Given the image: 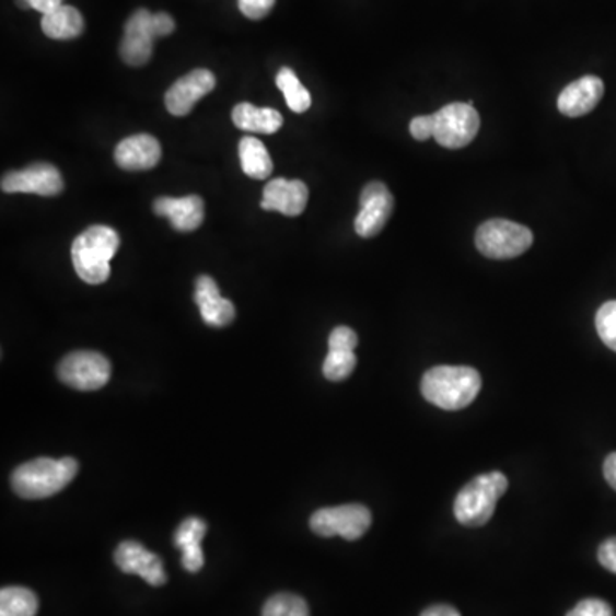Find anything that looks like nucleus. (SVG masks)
I'll list each match as a JSON object with an SVG mask.
<instances>
[{
  "instance_id": "f257e3e1",
  "label": "nucleus",
  "mask_w": 616,
  "mask_h": 616,
  "mask_svg": "<svg viewBox=\"0 0 616 616\" xmlns=\"http://www.w3.org/2000/svg\"><path fill=\"white\" fill-rule=\"evenodd\" d=\"M481 391V375L472 367H433L421 381L428 403L445 411L467 408Z\"/></svg>"
},
{
  "instance_id": "f03ea898",
  "label": "nucleus",
  "mask_w": 616,
  "mask_h": 616,
  "mask_svg": "<svg viewBox=\"0 0 616 616\" xmlns=\"http://www.w3.org/2000/svg\"><path fill=\"white\" fill-rule=\"evenodd\" d=\"M120 247L114 228L90 226L72 244V264L79 278L88 284H102L111 278V263Z\"/></svg>"
},
{
  "instance_id": "7ed1b4c3",
  "label": "nucleus",
  "mask_w": 616,
  "mask_h": 616,
  "mask_svg": "<svg viewBox=\"0 0 616 616\" xmlns=\"http://www.w3.org/2000/svg\"><path fill=\"white\" fill-rule=\"evenodd\" d=\"M78 461L72 457H62V460L38 457L12 473V490L23 499H47L71 484L78 475Z\"/></svg>"
},
{
  "instance_id": "20e7f679",
  "label": "nucleus",
  "mask_w": 616,
  "mask_h": 616,
  "mask_svg": "<svg viewBox=\"0 0 616 616\" xmlns=\"http://www.w3.org/2000/svg\"><path fill=\"white\" fill-rule=\"evenodd\" d=\"M509 488L503 473L493 472L476 476L457 493L454 515L460 524L467 527L485 526L495 512V505Z\"/></svg>"
},
{
  "instance_id": "39448f33",
  "label": "nucleus",
  "mask_w": 616,
  "mask_h": 616,
  "mask_svg": "<svg viewBox=\"0 0 616 616\" xmlns=\"http://www.w3.org/2000/svg\"><path fill=\"white\" fill-rule=\"evenodd\" d=\"M530 228L509 220H490L476 232V247L490 259H514L533 245Z\"/></svg>"
},
{
  "instance_id": "423d86ee",
  "label": "nucleus",
  "mask_w": 616,
  "mask_h": 616,
  "mask_svg": "<svg viewBox=\"0 0 616 616\" xmlns=\"http://www.w3.org/2000/svg\"><path fill=\"white\" fill-rule=\"evenodd\" d=\"M370 526H372V512L360 503L326 507L314 512L311 518L312 531L323 538L341 536L348 542H355L360 539Z\"/></svg>"
},
{
  "instance_id": "0eeeda50",
  "label": "nucleus",
  "mask_w": 616,
  "mask_h": 616,
  "mask_svg": "<svg viewBox=\"0 0 616 616\" xmlns=\"http://www.w3.org/2000/svg\"><path fill=\"white\" fill-rule=\"evenodd\" d=\"M479 115L469 103H451L433 114V139L448 150H461L476 138Z\"/></svg>"
},
{
  "instance_id": "6e6552de",
  "label": "nucleus",
  "mask_w": 616,
  "mask_h": 616,
  "mask_svg": "<svg viewBox=\"0 0 616 616\" xmlns=\"http://www.w3.org/2000/svg\"><path fill=\"white\" fill-rule=\"evenodd\" d=\"M111 377V361L96 351H74L59 363V379L72 390L98 391Z\"/></svg>"
},
{
  "instance_id": "1a4fd4ad",
  "label": "nucleus",
  "mask_w": 616,
  "mask_h": 616,
  "mask_svg": "<svg viewBox=\"0 0 616 616\" xmlns=\"http://www.w3.org/2000/svg\"><path fill=\"white\" fill-rule=\"evenodd\" d=\"M394 209V197L382 182H370L361 190L360 212L355 220V230L363 239H372L384 230Z\"/></svg>"
},
{
  "instance_id": "9d476101",
  "label": "nucleus",
  "mask_w": 616,
  "mask_h": 616,
  "mask_svg": "<svg viewBox=\"0 0 616 616\" xmlns=\"http://www.w3.org/2000/svg\"><path fill=\"white\" fill-rule=\"evenodd\" d=\"M2 190L8 194H38V196H59L63 190V178L59 168L50 163H33L24 170L5 173Z\"/></svg>"
},
{
  "instance_id": "9b49d317",
  "label": "nucleus",
  "mask_w": 616,
  "mask_h": 616,
  "mask_svg": "<svg viewBox=\"0 0 616 616\" xmlns=\"http://www.w3.org/2000/svg\"><path fill=\"white\" fill-rule=\"evenodd\" d=\"M153 14L148 9H138L127 21L124 30L120 57L127 66L141 67L153 56L154 39Z\"/></svg>"
},
{
  "instance_id": "f8f14e48",
  "label": "nucleus",
  "mask_w": 616,
  "mask_h": 616,
  "mask_svg": "<svg viewBox=\"0 0 616 616\" xmlns=\"http://www.w3.org/2000/svg\"><path fill=\"white\" fill-rule=\"evenodd\" d=\"M217 86V78L208 69H196L184 78L178 79L166 91V111L175 117H185L193 112L194 105L205 98Z\"/></svg>"
},
{
  "instance_id": "ddd939ff",
  "label": "nucleus",
  "mask_w": 616,
  "mask_h": 616,
  "mask_svg": "<svg viewBox=\"0 0 616 616\" xmlns=\"http://www.w3.org/2000/svg\"><path fill=\"white\" fill-rule=\"evenodd\" d=\"M115 566L124 573H136L154 588L166 584V572L162 558L146 550L138 542H124L115 550Z\"/></svg>"
},
{
  "instance_id": "4468645a",
  "label": "nucleus",
  "mask_w": 616,
  "mask_h": 616,
  "mask_svg": "<svg viewBox=\"0 0 616 616\" xmlns=\"http://www.w3.org/2000/svg\"><path fill=\"white\" fill-rule=\"evenodd\" d=\"M306 202H309V187L302 181L275 178L267 182L260 208L293 218L305 211Z\"/></svg>"
},
{
  "instance_id": "2eb2a0df",
  "label": "nucleus",
  "mask_w": 616,
  "mask_h": 616,
  "mask_svg": "<svg viewBox=\"0 0 616 616\" xmlns=\"http://www.w3.org/2000/svg\"><path fill=\"white\" fill-rule=\"evenodd\" d=\"M158 217L168 218L177 232L189 233L205 221V200L199 196L160 197L154 200Z\"/></svg>"
},
{
  "instance_id": "dca6fc26",
  "label": "nucleus",
  "mask_w": 616,
  "mask_h": 616,
  "mask_svg": "<svg viewBox=\"0 0 616 616\" xmlns=\"http://www.w3.org/2000/svg\"><path fill=\"white\" fill-rule=\"evenodd\" d=\"M200 317L208 326L224 327L233 323L235 318V305L228 299H223L217 281L211 276H199L196 281V293H194Z\"/></svg>"
},
{
  "instance_id": "f3484780",
  "label": "nucleus",
  "mask_w": 616,
  "mask_h": 616,
  "mask_svg": "<svg viewBox=\"0 0 616 616\" xmlns=\"http://www.w3.org/2000/svg\"><path fill=\"white\" fill-rule=\"evenodd\" d=\"M162 160V146L150 133H136L124 139L115 150V162L129 172L150 170Z\"/></svg>"
},
{
  "instance_id": "a211bd4d",
  "label": "nucleus",
  "mask_w": 616,
  "mask_h": 616,
  "mask_svg": "<svg viewBox=\"0 0 616 616\" xmlns=\"http://www.w3.org/2000/svg\"><path fill=\"white\" fill-rule=\"evenodd\" d=\"M603 95V81L596 75H584L561 91L558 96V111L567 117H582L596 108Z\"/></svg>"
},
{
  "instance_id": "6ab92c4d",
  "label": "nucleus",
  "mask_w": 616,
  "mask_h": 616,
  "mask_svg": "<svg viewBox=\"0 0 616 616\" xmlns=\"http://www.w3.org/2000/svg\"><path fill=\"white\" fill-rule=\"evenodd\" d=\"M208 533V524L202 519L189 518L175 531L173 543L182 551V567L187 572L196 573L205 567V554L200 543Z\"/></svg>"
},
{
  "instance_id": "aec40b11",
  "label": "nucleus",
  "mask_w": 616,
  "mask_h": 616,
  "mask_svg": "<svg viewBox=\"0 0 616 616\" xmlns=\"http://www.w3.org/2000/svg\"><path fill=\"white\" fill-rule=\"evenodd\" d=\"M232 120L239 129L254 133H275L283 126V117L275 108H259L240 103L233 108Z\"/></svg>"
},
{
  "instance_id": "412c9836",
  "label": "nucleus",
  "mask_w": 616,
  "mask_h": 616,
  "mask_svg": "<svg viewBox=\"0 0 616 616\" xmlns=\"http://www.w3.org/2000/svg\"><path fill=\"white\" fill-rule=\"evenodd\" d=\"M42 30L51 39L78 38L84 32V20L72 5H60L42 18Z\"/></svg>"
},
{
  "instance_id": "4be33fe9",
  "label": "nucleus",
  "mask_w": 616,
  "mask_h": 616,
  "mask_svg": "<svg viewBox=\"0 0 616 616\" xmlns=\"http://www.w3.org/2000/svg\"><path fill=\"white\" fill-rule=\"evenodd\" d=\"M240 163L245 175L257 181H264L272 173V160L267 153L266 146L257 138L242 139L239 144Z\"/></svg>"
},
{
  "instance_id": "5701e85b",
  "label": "nucleus",
  "mask_w": 616,
  "mask_h": 616,
  "mask_svg": "<svg viewBox=\"0 0 616 616\" xmlns=\"http://www.w3.org/2000/svg\"><path fill=\"white\" fill-rule=\"evenodd\" d=\"M276 84H278L279 91L283 93L290 111H293L294 114H303L311 108V93L300 83L299 75L294 74L290 67H281V71L276 75Z\"/></svg>"
},
{
  "instance_id": "b1692460",
  "label": "nucleus",
  "mask_w": 616,
  "mask_h": 616,
  "mask_svg": "<svg viewBox=\"0 0 616 616\" xmlns=\"http://www.w3.org/2000/svg\"><path fill=\"white\" fill-rule=\"evenodd\" d=\"M38 597L26 588H4L0 591V616H35Z\"/></svg>"
},
{
  "instance_id": "393cba45",
  "label": "nucleus",
  "mask_w": 616,
  "mask_h": 616,
  "mask_svg": "<svg viewBox=\"0 0 616 616\" xmlns=\"http://www.w3.org/2000/svg\"><path fill=\"white\" fill-rule=\"evenodd\" d=\"M357 369V355L348 348H329L326 360H324V377L330 382H341L350 377Z\"/></svg>"
},
{
  "instance_id": "a878e982",
  "label": "nucleus",
  "mask_w": 616,
  "mask_h": 616,
  "mask_svg": "<svg viewBox=\"0 0 616 616\" xmlns=\"http://www.w3.org/2000/svg\"><path fill=\"white\" fill-rule=\"evenodd\" d=\"M263 616H311V609L303 597L279 593L266 601Z\"/></svg>"
},
{
  "instance_id": "bb28decb",
  "label": "nucleus",
  "mask_w": 616,
  "mask_h": 616,
  "mask_svg": "<svg viewBox=\"0 0 616 616\" xmlns=\"http://www.w3.org/2000/svg\"><path fill=\"white\" fill-rule=\"evenodd\" d=\"M596 329L601 341L616 353V300L601 305L596 314Z\"/></svg>"
},
{
  "instance_id": "cd10ccee",
  "label": "nucleus",
  "mask_w": 616,
  "mask_h": 616,
  "mask_svg": "<svg viewBox=\"0 0 616 616\" xmlns=\"http://www.w3.org/2000/svg\"><path fill=\"white\" fill-rule=\"evenodd\" d=\"M567 616H615L613 615L612 606L603 600L596 597H589V600L581 601L576 608L570 609Z\"/></svg>"
},
{
  "instance_id": "c85d7f7f",
  "label": "nucleus",
  "mask_w": 616,
  "mask_h": 616,
  "mask_svg": "<svg viewBox=\"0 0 616 616\" xmlns=\"http://www.w3.org/2000/svg\"><path fill=\"white\" fill-rule=\"evenodd\" d=\"M276 0H239V8L248 20H263L271 9L275 8Z\"/></svg>"
},
{
  "instance_id": "c756f323",
  "label": "nucleus",
  "mask_w": 616,
  "mask_h": 616,
  "mask_svg": "<svg viewBox=\"0 0 616 616\" xmlns=\"http://www.w3.org/2000/svg\"><path fill=\"white\" fill-rule=\"evenodd\" d=\"M357 345V333L350 329V327L339 326L330 333L329 348H348V350H355Z\"/></svg>"
},
{
  "instance_id": "7c9ffc66",
  "label": "nucleus",
  "mask_w": 616,
  "mask_h": 616,
  "mask_svg": "<svg viewBox=\"0 0 616 616\" xmlns=\"http://www.w3.org/2000/svg\"><path fill=\"white\" fill-rule=\"evenodd\" d=\"M409 130L417 141H427V139L433 138V115H421V117L412 118Z\"/></svg>"
},
{
  "instance_id": "2f4dec72",
  "label": "nucleus",
  "mask_w": 616,
  "mask_h": 616,
  "mask_svg": "<svg viewBox=\"0 0 616 616\" xmlns=\"http://www.w3.org/2000/svg\"><path fill=\"white\" fill-rule=\"evenodd\" d=\"M597 560L606 570L616 573V536L601 543L600 550H597Z\"/></svg>"
},
{
  "instance_id": "473e14b6",
  "label": "nucleus",
  "mask_w": 616,
  "mask_h": 616,
  "mask_svg": "<svg viewBox=\"0 0 616 616\" xmlns=\"http://www.w3.org/2000/svg\"><path fill=\"white\" fill-rule=\"evenodd\" d=\"M18 4L23 9H35V11L42 12L44 16L63 5L62 0H18Z\"/></svg>"
},
{
  "instance_id": "72a5a7b5",
  "label": "nucleus",
  "mask_w": 616,
  "mask_h": 616,
  "mask_svg": "<svg viewBox=\"0 0 616 616\" xmlns=\"http://www.w3.org/2000/svg\"><path fill=\"white\" fill-rule=\"evenodd\" d=\"M153 26L158 38H160V36H168L170 33L175 32V21H173V18L166 14V12L153 14Z\"/></svg>"
},
{
  "instance_id": "f704fd0d",
  "label": "nucleus",
  "mask_w": 616,
  "mask_h": 616,
  "mask_svg": "<svg viewBox=\"0 0 616 616\" xmlns=\"http://www.w3.org/2000/svg\"><path fill=\"white\" fill-rule=\"evenodd\" d=\"M603 473H605V478L609 487L616 491V452H612V454L606 457Z\"/></svg>"
},
{
  "instance_id": "c9c22d12",
  "label": "nucleus",
  "mask_w": 616,
  "mask_h": 616,
  "mask_svg": "<svg viewBox=\"0 0 616 616\" xmlns=\"http://www.w3.org/2000/svg\"><path fill=\"white\" fill-rule=\"evenodd\" d=\"M420 616H461V613L449 605H435L425 609Z\"/></svg>"
}]
</instances>
